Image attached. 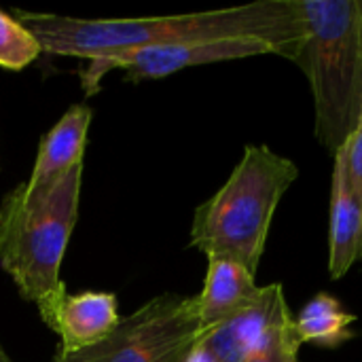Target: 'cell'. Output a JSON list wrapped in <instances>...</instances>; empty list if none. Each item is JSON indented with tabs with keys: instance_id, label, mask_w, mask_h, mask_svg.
Instances as JSON below:
<instances>
[{
	"instance_id": "cell-1",
	"label": "cell",
	"mask_w": 362,
	"mask_h": 362,
	"mask_svg": "<svg viewBox=\"0 0 362 362\" xmlns=\"http://www.w3.org/2000/svg\"><path fill=\"white\" fill-rule=\"evenodd\" d=\"M17 19L34 34L40 49L53 55L102 59L146 47L242 38L259 40L276 55L299 62L308 40L301 0H259L242 6L165 15L81 19L17 11Z\"/></svg>"
},
{
	"instance_id": "cell-2",
	"label": "cell",
	"mask_w": 362,
	"mask_h": 362,
	"mask_svg": "<svg viewBox=\"0 0 362 362\" xmlns=\"http://www.w3.org/2000/svg\"><path fill=\"white\" fill-rule=\"evenodd\" d=\"M81 182L83 163L45 195H28L17 185L0 204V265L49 329L68 295L59 269L78 218Z\"/></svg>"
},
{
	"instance_id": "cell-3",
	"label": "cell",
	"mask_w": 362,
	"mask_h": 362,
	"mask_svg": "<svg viewBox=\"0 0 362 362\" xmlns=\"http://www.w3.org/2000/svg\"><path fill=\"white\" fill-rule=\"evenodd\" d=\"M299 178L293 159L250 144L227 182L193 216L191 246L208 259H229L257 276L269 227L284 193Z\"/></svg>"
},
{
	"instance_id": "cell-4",
	"label": "cell",
	"mask_w": 362,
	"mask_h": 362,
	"mask_svg": "<svg viewBox=\"0 0 362 362\" xmlns=\"http://www.w3.org/2000/svg\"><path fill=\"white\" fill-rule=\"evenodd\" d=\"M308 40L299 66L314 100V132L335 157L362 117V28L356 0H301Z\"/></svg>"
},
{
	"instance_id": "cell-5",
	"label": "cell",
	"mask_w": 362,
	"mask_h": 362,
	"mask_svg": "<svg viewBox=\"0 0 362 362\" xmlns=\"http://www.w3.org/2000/svg\"><path fill=\"white\" fill-rule=\"evenodd\" d=\"M202 337L197 299L159 295L98 344L78 352H57L53 362H187Z\"/></svg>"
},
{
	"instance_id": "cell-6",
	"label": "cell",
	"mask_w": 362,
	"mask_h": 362,
	"mask_svg": "<svg viewBox=\"0 0 362 362\" xmlns=\"http://www.w3.org/2000/svg\"><path fill=\"white\" fill-rule=\"evenodd\" d=\"M276 55L274 49L259 40L242 38H223V40H204V42H185V45H165V47H146L138 51H125L119 55L91 59L89 68L81 72L83 89L87 95L95 93L100 81L112 68L127 72L132 81L140 78H161L170 76L185 68L218 64L229 59L255 57V55Z\"/></svg>"
},
{
	"instance_id": "cell-7",
	"label": "cell",
	"mask_w": 362,
	"mask_h": 362,
	"mask_svg": "<svg viewBox=\"0 0 362 362\" xmlns=\"http://www.w3.org/2000/svg\"><path fill=\"white\" fill-rule=\"evenodd\" d=\"M288 305L282 282L261 288L259 299L229 318L225 325L204 333L199 346L206 348L216 362H246L265 341L280 312Z\"/></svg>"
},
{
	"instance_id": "cell-8",
	"label": "cell",
	"mask_w": 362,
	"mask_h": 362,
	"mask_svg": "<svg viewBox=\"0 0 362 362\" xmlns=\"http://www.w3.org/2000/svg\"><path fill=\"white\" fill-rule=\"evenodd\" d=\"M89 123L91 108L87 104H74L42 136L32 176L23 182L28 195H45L66 172L83 163Z\"/></svg>"
},
{
	"instance_id": "cell-9",
	"label": "cell",
	"mask_w": 362,
	"mask_h": 362,
	"mask_svg": "<svg viewBox=\"0 0 362 362\" xmlns=\"http://www.w3.org/2000/svg\"><path fill=\"white\" fill-rule=\"evenodd\" d=\"M261 288L244 265L229 259H208V272L197 299L202 335L225 325L229 318L252 305Z\"/></svg>"
},
{
	"instance_id": "cell-10",
	"label": "cell",
	"mask_w": 362,
	"mask_h": 362,
	"mask_svg": "<svg viewBox=\"0 0 362 362\" xmlns=\"http://www.w3.org/2000/svg\"><path fill=\"white\" fill-rule=\"evenodd\" d=\"M362 259V204L352 191L344 163L333 157L329 210V276L344 278Z\"/></svg>"
},
{
	"instance_id": "cell-11",
	"label": "cell",
	"mask_w": 362,
	"mask_h": 362,
	"mask_svg": "<svg viewBox=\"0 0 362 362\" xmlns=\"http://www.w3.org/2000/svg\"><path fill=\"white\" fill-rule=\"evenodd\" d=\"M119 320L117 297L112 293L87 291L64 297L51 331L62 339L59 352L70 354L102 341Z\"/></svg>"
},
{
	"instance_id": "cell-12",
	"label": "cell",
	"mask_w": 362,
	"mask_h": 362,
	"mask_svg": "<svg viewBox=\"0 0 362 362\" xmlns=\"http://www.w3.org/2000/svg\"><path fill=\"white\" fill-rule=\"evenodd\" d=\"M356 316L344 310L341 301L329 293H320L308 301L301 314L295 318V331L301 344H314L320 348H339L354 337L352 325Z\"/></svg>"
},
{
	"instance_id": "cell-13",
	"label": "cell",
	"mask_w": 362,
	"mask_h": 362,
	"mask_svg": "<svg viewBox=\"0 0 362 362\" xmlns=\"http://www.w3.org/2000/svg\"><path fill=\"white\" fill-rule=\"evenodd\" d=\"M42 53L38 40L23 23L0 11V68L23 70Z\"/></svg>"
},
{
	"instance_id": "cell-14",
	"label": "cell",
	"mask_w": 362,
	"mask_h": 362,
	"mask_svg": "<svg viewBox=\"0 0 362 362\" xmlns=\"http://www.w3.org/2000/svg\"><path fill=\"white\" fill-rule=\"evenodd\" d=\"M301 339L295 331V316L286 305L259 350L246 362H299Z\"/></svg>"
},
{
	"instance_id": "cell-15",
	"label": "cell",
	"mask_w": 362,
	"mask_h": 362,
	"mask_svg": "<svg viewBox=\"0 0 362 362\" xmlns=\"http://www.w3.org/2000/svg\"><path fill=\"white\" fill-rule=\"evenodd\" d=\"M337 157L344 163V170H346V176H348L352 191L356 193V197L362 204V117L358 127L348 138V142L341 146Z\"/></svg>"
},
{
	"instance_id": "cell-16",
	"label": "cell",
	"mask_w": 362,
	"mask_h": 362,
	"mask_svg": "<svg viewBox=\"0 0 362 362\" xmlns=\"http://www.w3.org/2000/svg\"><path fill=\"white\" fill-rule=\"evenodd\" d=\"M187 362H216V361H214V356H212L206 348H202V346L197 344V346L193 348V352L189 354Z\"/></svg>"
},
{
	"instance_id": "cell-17",
	"label": "cell",
	"mask_w": 362,
	"mask_h": 362,
	"mask_svg": "<svg viewBox=\"0 0 362 362\" xmlns=\"http://www.w3.org/2000/svg\"><path fill=\"white\" fill-rule=\"evenodd\" d=\"M0 362H13L8 356H6V352H4V348L0 346Z\"/></svg>"
},
{
	"instance_id": "cell-18",
	"label": "cell",
	"mask_w": 362,
	"mask_h": 362,
	"mask_svg": "<svg viewBox=\"0 0 362 362\" xmlns=\"http://www.w3.org/2000/svg\"><path fill=\"white\" fill-rule=\"evenodd\" d=\"M356 4H358V15H361V28H362V0H356Z\"/></svg>"
}]
</instances>
